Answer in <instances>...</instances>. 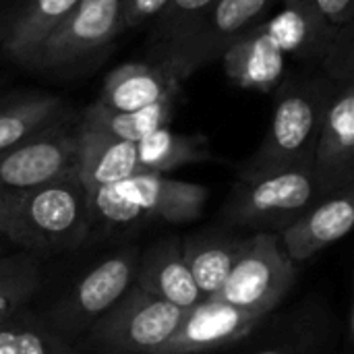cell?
<instances>
[{"mask_svg":"<svg viewBox=\"0 0 354 354\" xmlns=\"http://www.w3.org/2000/svg\"><path fill=\"white\" fill-rule=\"evenodd\" d=\"M263 322L216 297L187 309L176 332L153 354H207L241 342Z\"/></svg>","mask_w":354,"mask_h":354,"instance_id":"obj_12","label":"cell"},{"mask_svg":"<svg viewBox=\"0 0 354 354\" xmlns=\"http://www.w3.org/2000/svg\"><path fill=\"white\" fill-rule=\"evenodd\" d=\"M124 31L122 0H79L41 39L27 68L68 73L110 48Z\"/></svg>","mask_w":354,"mask_h":354,"instance_id":"obj_5","label":"cell"},{"mask_svg":"<svg viewBox=\"0 0 354 354\" xmlns=\"http://www.w3.org/2000/svg\"><path fill=\"white\" fill-rule=\"evenodd\" d=\"M68 116L71 108L54 93H23L0 102V151Z\"/></svg>","mask_w":354,"mask_h":354,"instance_id":"obj_21","label":"cell"},{"mask_svg":"<svg viewBox=\"0 0 354 354\" xmlns=\"http://www.w3.org/2000/svg\"><path fill=\"white\" fill-rule=\"evenodd\" d=\"M336 87L338 83L317 66L284 75L274 91L276 104L268 133L257 151L241 168L239 178L313 164L315 141Z\"/></svg>","mask_w":354,"mask_h":354,"instance_id":"obj_1","label":"cell"},{"mask_svg":"<svg viewBox=\"0 0 354 354\" xmlns=\"http://www.w3.org/2000/svg\"><path fill=\"white\" fill-rule=\"evenodd\" d=\"M174 116V100H162L151 106L133 112H116L93 102L79 116V124L85 129L102 131L110 137L139 143L153 131L168 127Z\"/></svg>","mask_w":354,"mask_h":354,"instance_id":"obj_23","label":"cell"},{"mask_svg":"<svg viewBox=\"0 0 354 354\" xmlns=\"http://www.w3.org/2000/svg\"><path fill=\"white\" fill-rule=\"evenodd\" d=\"M178 85L180 83L158 64L147 60L124 62L104 79L95 102L108 110L133 112L162 100H174Z\"/></svg>","mask_w":354,"mask_h":354,"instance_id":"obj_18","label":"cell"},{"mask_svg":"<svg viewBox=\"0 0 354 354\" xmlns=\"http://www.w3.org/2000/svg\"><path fill=\"white\" fill-rule=\"evenodd\" d=\"M79 118L73 114L0 151V193L15 195L77 172Z\"/></svg>","mask_w":354,"mask_h":354,"instance_id":"obj_9","label":"cell"},{"mask_svg":"<svg viewBox=\"0 0 354 354\" xmlns=\"http://www.w3.org/2000/svg\"><path fill=\"white\" fill-rule=\"evenodd\" d=\"M79 0H0V58L27 68L41 39Z\"/></svg>","mask_w":354,"mask_h":354,"instance_id":"obj_14","label":"cell"},{"mask_svg":"<svg viewBox=\"0 0 354 354\" xmlns=\"http://www.w3.org/2000/svg\"><path fill=\"white\" fill-rule=\"evenodd\" d=\"M324 338V324L309 317L295 324L282 336L259 346L253 354H317Z\"/></svg>","mask_w":354,"mask_h":354,"instance_id":"obj_27","label":"cell"},{"mask_svg":"<svg viewBox=\"0 0 354 354\" xmlns=\"http://www.w3.org/2000/svg\"><path fill=\"white\" fill-rule=\"evenodd\" d=\"M212 4L214 0H168L162 12L151 21L145 41L147 62L164 66L193 33Z\"/></svg>","mask_w":354,"mask_h":354,"instance_id":"obj_24","label":"cell"},{"mask_svg":"<svg viewBox=\"0 0 354 354\" xmlns=\"http://www.w3.org/2000/svg\"><path fill=\"white\" fill-rule=\"evenodd\" d=\"M168 0H122V21L124 29L141 27L147 21H153Z\"/></svg>","mask_w":354,"mask_h":354,"instance_id":"obj_28","label":"cell"},{"mask_svg":"<svg viewBox=\"0 0 354 354\" xmlns=\"http://www.w3.org/2000/svg\"><path fill=\"white\" fill-rule=\"evenodd\" d=\"M266 27L284 54H290L305 66L319 68L328 48L340 29L348 25H330L309 0H282V10L266 19Z\"/></svg>","mask_w":354,"mask_h":354,"instance_id":"obj_16","label":"cell"},{"mask_svg":"<svg viewBox=\"0 0 354 354\" xmlns=\"http://www.w3.org/2000/svg\"><path fill=\"white\" fill-rule=\"evenodd\" d=\"M41 266L31 253L0 257V322L25 307L39 290Z\"/></svg>","mask_w":354,"mask_h":354,"instance_id":"obj_26","label":"cell"},{"mask_svg":"<svg viewBox=\"0 0 354 354\" xmlns=\"http://www.w3.org/2000/svg\"><path fill=\"white\" fill-rule=\"evenodd\" d=\"M354 226V189L328 195L278 232L288 259L305 263L319 251L342 241Z\"/></svg>","mask_w":354,"mask_h":354,"instance_id":"obj_13","label":"cell"},{"mask_svg":"<svg viewBox=\"0 0 354 354\" xmlns=\"http://www.w3.org/2000/svg\"><path fill=\"white\" fill-rule=\"evenodd\" d=\"M324 197L328 195L313 172V164H303L239 178L226 201L224 218L232 226L280 232Z\"/></svg>","mask_w":354,"mask_h":354,"instance_id":"obj_4","label":"cell"},{"mask_svg":"<svg viewBox=\"0 0 354 354\" xmlns=\"http://www.w3.org/2000/svg\"><path fill=\"white\" fill-rule=\"evenodd\" d=\"M0 354H87L25 307L0 322Z\"/></svg>","mask_w":354,"mask_h":354,"instance_id":"obj_25","label":"cell"},{"mask_svg":"<svg viewBox=\"0 0 354 354\" xmlns=\"http://www.w3.org/2000/svg\"><path fill=\"white\" fill-rule=\"evenodd\" d=\"M334 27L354 23V0H309Z\"/></svg>","mask_w":354,"mask_h":354,"instance_id":"obj_29","label":"cell"},{"mask_svg":"<svg viewBox=\"0 0 354 354\" xmlns=\"http://www.w3.org/2000/svg\"><path fill=\"white\" fill-rule=\"evenodd\" d=\"M91 230L124 234L149 224L195 222L209 197L207 187L166 174H135L120 183L87 191Z\"/></svg>","mask_w":354,"mask_h":354,"instance_id":"obj_2","label":"cell"},{"mask_svg":"<svg viewBox=\"0 0 354 354\" xmlns=\"http://www.w3.org/2000/svg\"><path fill=\"white\" fill-rule=\"evenodd\" d=\"M183 257L203 299L220 292L239 257L243 236L209 228L180 239Z\"/></svg>","mask_w":354,"mask_h":354,"instance_id":"obj_20","label":"cell"},{"mask_svg":"<svg viewBox=\"0 0 354 354\" xmlns=\"http://www.w3.org/2000/svg\"><path fill=\"white\" fill-rule=\"evenodd\" d=\"M89 236V197L77 172L10 195L4 241L21 247L25 253L73 251Z\"/></svg>","mask_w":354,"mask_h":354,"instance_id":"obj_3","label":"cell"},{"mask_svg":"<svg viewBox=\"0 0 354 354\" xmlns=\"http://www.w3.org/2000/svg\"><path fill=\"white\" fill-rule=\"evenodd\" d=\"M8 203H10V195L0 193V251H2V241H4L6 218H8Z\"/></svg>","mask_w":354,"mask_h":354,"instance_id":"obj_30","label":"cell"},{"mask_svg":"<svg viewBox=\"0 0 354 354\" xmlns=\"http://www.w3.org/2000/svg\"><path fill=\"white\" fill-rule=\"evenodd\" d=\"M135 174H141L137 143H129L79 124L77 176L87 191L120 183Z\"/></svg>","mask_w":354,"mask_h":354,"instance_id":"obj_19","label":"cell"},{"mask_svg":"<svg viewBox=\"0 0 354 354\" xmlns=\"http://www.w3.org/2000/svg\"><path fill=\"white\" fill-rule=\"evenodd\" d=\"M209 158V145L203 135H183L168 127L153 131L137 143V162L141 174H168Z\"/></svg>","mask_w":354,"mask_h":354,"instance_id":"obj_22","label":"cell"},{"mask_svg":"<svg viewBox=\"0 0 354 354\" xmlns=\"http://www.w3.org/2000/svg\"><path fill=\"white\" fill-rule=\"evenodd\" d=\"M295 280L297 266L280 247L278 234L255 232L243 239L230 276L216 299L263 319L286 299Z\"/></svg>","mask_w":354,"mask_h":354,"instance_id":"obj_6","label":"cell"},{"mask_svg":"<svg viewBox=\"0 0 354 354\" xmlns=\"http://www.w3.org/2000/svg\"><path fill=\"white\" fill-rule=\"evenodd\" d=\"M185 311L133 288L83 336L93 354H153L180 326Z\"/></svg>","mask_w":354,"mask_h":354,"instance_id":"obj_7","label":"cell"},{"mask_svg":"<svg viewBox=\"0 0 354 354\" xmlns=\"http://www.w3.org/2000/svg\"><path fill=\"white\" fill-rule=\"evenodd\" d=\"M278 0H214L199 25L162 66L178 83L218 62L226 48L263 23Z\"/></svg>","mask_w":354,"mask_h":354,"instance_id":"obj_10","label":"cell"},{"mask_svg":"<svg viewBox=\"0 0 354 354\" xmlns=\"http://www.w3.org/2000/svg\"><path fill=\"white\" fill-rule=\"evenodd\" d=\"M139 263L137 247H124L81 276L44 317L68 340L85 336L135 284Z\"/></svg>","mask_w":354,"mask_h":354,"instance_id":"obj_8","label":"cell"},{"mask_svg":"<svg viewBox=\"0 0 354 354\" xmlns=\"http://www.w3.org/2000/svg\"><path fill=\"white\" fill-rule=\"evenodd\" d=\"M313 172L326 195L354 189V81L340 83L328 104L313 149Z\"/></svg>","mask_w":354,"mask_h":354,"instance_id":"obj_11","label":"cell"},{"mask_svg":"<svg viewBox=\"0 0 354 354\" xmlns=\"http://www.w3.org/2000/svg\"><path fill=\"white\" fill-rule=\"evenodd\" d=\"M284 58L286 54L280 50L263 21L234 39L222 54L220 62L234 85L272 93L284 79Z\"/></svg>","mask_w":354,"mask_h":354,"instance_id":"obj_17","label":"cell"},{"mask_svg":"<svg viewBox=\"0 0 354 354\" xmlns=\"http://www.w3.org/2000/svg\"><path fill=\"white\" fill-rule=\"evenodd\" d=\"M135 286L183 311L203 301L183 257L180 236L164 239L139 255Z\"/></svg>","mask_w":354,"mask_h":354,"instance_id":"obj_15","label":"cell"}]
</instances>
